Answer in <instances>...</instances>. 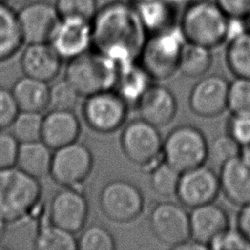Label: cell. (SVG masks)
Wrapping results in <instances>:
<instances>
[{"mask_svg": "<svg viewBox=\"0 0 250 250\" xmlns=\"http://www.w3.org/2000/svg\"><path fill=\"white\" fill-rule=\"evenodd\" d=\"M209 249L250 250V241L237 229L229 228L209 244Z\"/></svg>", "mask_w": 250, "mask_h": 250, "instance_id": "obj_37", "label": "cell"}, {"mask_svg": "<svg viewBox=\"0 0 250 250\" xmlns=\"http://www.w3.org/2000/svg\"><path fill=\"white\" fill-rule=\"evenodd\" d=\"M94 157L83 143L74 142L55 149L50 176L62 188L80 187L91 174Z\"/></svg>", "mask_w": 250, "mask_h": 250, "instance_id": "obj_10", "label": "cell"}, {"mask_svg": "<svg viewBox=\"0 0 250 250\" xmlns=\"http://www.w3.org/2000/svg\"><path fill=\"white\" fill-rule=\"evenodd\" d=\"M189 227L190 238L209 248V244L229 228V218L222 206L210 202L191 208Z\"/></svg>", "mask_w": 250, "mask_h": 250, "instance_id": "obj_20", "label": "cell"}, {"mask_svg": "<svg viewBox=\"0 0 250 250\" xmlns=\"http://www.w3.org/2000/svg\"><path fill=\"white\" fill-rule=\"evenodd\" d=\"M129 104L114 90L102 91L87 96L82 105L83 119L92 130L109 134L126 121Z\"/></svg>", "mask_w": 250, "mask_h": 250, "instance_id": "obj_8", "label": "cell"}, {"mask_svg": "<svg viewBox=\"0 0 250 250\" xmlns=\"http://www.w3.org/2000/svg\"><path fill=\"white\" fill-rule=\"evenodd\" d=\"M209 143L203 132L188 124L174 128L163 140V160L178 171L185 172L205 164Z\"/></svg>", "mask_w": 250, "mask_h": 250, "instance_id": "obj_6", "label": "cell"}, {"mask_svg": "<svg viewBox=\"0 0 250 250\" xmlns=\"http://www.w3.org/2000/svg\"><path fill=\"white\" fill-rule=\"evenodd\" d=\"M221 190L229 201L243 206L250 203V156L240 153L221 165Z\"/></svg>", "mask_w": 250, "mask_h": 250, "instance_id": "obj_17", "label": "cell"}, {"mask_svg": "<svg viewBox=\"0 0 250 250\" xmlns=\"http://www.w3.org/2000/svg\"><path fill=\"white\" fill-rule=\"evenodd\" d=\"M99 201L103 214L116 223L134 221L145 207V197L141 189L124 179L107 182L101 190Z\"/></svg>", "mask_w": 250, "mask_h": 250, "instance_id": "obj_9", "label": "cell"}, {"mask_svg": "<svg viewBox=\"0 0 250 250\" xmlns=\"http://www.w3.org/2000/svg\"><path fill=\"white\" fill-rule=\"evenodd\" d=\"M7 222L0 216V244L4 239L6 232H7ZM1 246V245H0Z\"/></svg>", "mask_w": 250, "mask_h": 250, "instance_id": "obj_45", "label": "cell"}, {"mask_svg": "<svg viewBox=\"0 0 250 250\" xmlns=\"http://www.w3.org/2000/svg\"><path fill=\"white\" fill-rule=\"evenodd\" d=\"M23 44L17 10L0 2V62L15 57Z\"/></svg>", "mask_w": 250, "mask_h": 250, "instance_id": "obj_25", "label": "cell"}, {"mask_svg": "<svg viewBox=\"0 0 250 250\" xmlns=\"http://www.w3.org/2000/svg\"><path fill=\"white\" fill-rule=\"evenodd\" d=\"M136 106L140 118L156 127L169 124L178 109L174 93L160 84H150L137 102Z\"/></svg>", "mask_w": 250, "mask_h": 250, "instance_id": "obj_19", "label": "cell"}, {"mask_svg": "<svg viewBox=\"0 0 250 250\" xmlns=\"http://www.w3.org/2000/svg\"><path fill=\"white\" fill-rule=\"evenodd\" d=\"M213 56L211 49L186 42L179 64V70L187 77L203 76L211 67Z\"/></svg>", "mask_w": 250, "mask_h": 250, "instance_id": "obj_29", "label": "cell"}, {"mask_svg": "<svg viewBox=\"0 0 250 250\" xmlns=\"http://www.w3.org/2000/svg\"><path fill=\"white\" fill-rule=\"evenodd\" d=\"M32 0H5V2L10 5L12 8H14L15 10H19L20 8H21L22 6L26 5L27 3L31 2Z\"/></svg>", "mask_w": 250, "mask_h": 250, "instance_id": "obj_44", "label": "cell"}, {"mask_svg": "<svg viewBox=\"0 0 250 250\" xmlns=\"http://www.w3.org/2000/svg\"><path fill=\"white\" fill-rule=\"evenodd\" d=\"M229 18L247 19L250 16V0H214Z\"/></svg>", "mask_w": 250, "mask_h": 250, "instance_id": "obj_41", "label": "cell"}, {"mask_svg": "<svg viewBox=\"0 0 250 250\" xmlns=\"http://www.w3.org/2000/svg\"><path fill=\"white\" fill-rule=\"evenodd\" d=\"M91 25L92 49L118 66L139 61L148 32L136 4L110 1L98 9Z\"/></svg>", "mask_w": 250, "mask_h": 250, "instance_id": "obj_1", "label": "cell"}, {"mask_svg": "<svg viewBox=\"0 0 250 250\" xmlns=\"http://www.w3.org/2000/svg\"><path fill=\"white\" fill-rule=\"evenodd\" d=\"M186 39L177 25L148 34L138 62L152 80H166L178 70Z\"/></svg>", "mask_w": 250, "mask_h": 250, "instance_id": "obj_5", "label": "cell"}, {"mask_svg": "<svg viewBox=\"0 0 250 250\" xmlns=\"http://www.w3.org/2000/svg\"><path fill=\"white\" fill-rule=\"evenodd\" d=\"M20 142L11 131L0 129V169L16 165Z\"/></svg>", "mask_w": 250, "mask_h": 250, "instance_id": "obj_38", "label": "cell"}, {"mask_svg": "<svg viewBox=\"0 0 250 250\" xmlns=\"http://www.w3.org/2000/svg\"><path fill=\"white\" fill-rule=\"evenodd\" d=\"M242 147L243 146L228 133L218 135L209 144L208 158H210L212 162L222 165L242 153Z\"/></svg>", "mask_w": 250, "mask_h": 250, "instance_id": "obj_35", "label": "cell"}, {"mask_svg": "<svg viewBox=\"0 0 250 250\" xmlns=\"http://www.w3.org/2000/svg\"><path fill=\"white\" fill-rule=\"evenodd\" d=\"M42 192L39 179L19 167L0 169V216L7 223L38 219Z\"/></svg>", "mask_w": 250, "mask_h": 250, "instance_id": "obj_2", "label": "cell"}, {"mask_svg": "<svg viewBox=\"0 0 250 250\" xmlns=\"http://www.w3.org/2000/svg\"><path fill=\"white\" fill-rule=\"evenodd\" d=\"M167 1H169L171 4H173L175 7H177L183 12V10L186 9L187 7L203 0H167Z\"/></svg>", "mask_w": 250, "mask_h": 250, "instance_id": "obj_43", "label": "cell"}, {"mask_svg": "<svg viewBox=\"0 0 250 250\" xmlns=\"http://www.w3.org/2000/svg\"><path fill=\"white\" fill-rule=\"evenodd\" d=\"M151 81L150 76L137 62L118 66L117 78L113 89L128 104H137L142 95L150 86Z\"/></svg>", "mask_w": 250, "mask_h": 250, "instance_id": "obj_26", "label": "cell"}, {"mask_svg": "<svg viewBox=\"0 0 250 250\" xmlns=\"http://www.w3.org/2000/svg\"><path fill=\"white\" fill-rule=\"evenodd\" d=\"M49 221L72 233L83 229L89 215V204L77 188H62L51 198Z\"/></svg>", "mask_w": 250, "mask_h": 250, "instance_id": "obj_14", "label": "cell"}, {"mask_svg": "<svg viewBox=\"0 0 250 250\" xmlns=\"http://www.w3.org/2000/svg\"><path fill=\"white\" fill-rule=\"evenodd\" d=\"M120 145L131 162L149 172L163 160V139L158 127L142 118L132 120L124 126Z\"/></svg>", "mask_w": 250, "mask_h": 250, "instance_id": "obj_7", "label": "cell"}, {"mask_svg": "<svg viewBox=\"0 0 250 250\" xmlns=\"http://www.w3.org/2000/svg\"><path fill=\"white\" fill-rule=\"evenodd\" d=\"M226 63L235 77L250 78V28L229 38Z\"/></svg>", "mask_w": 250, "mask_h": 250, "instance_id": "obj_28", "label": "cell"}, {"mask_svg": "<svg viewBox=\"0 0 250 250\" xmlns=\"http://www.w3.org/2000/svg\"><path fill=\"white\" fill-rule=\"evenodd\" d=\"M246 20H247V22H248V26H249V28H250V16H249Z\"/></svg>", "mask_w": 250, "mask_h": 250, "instance_id": "obj_48", "label": "cell"}, {"mask_svg": "<svg viewBox=\"0 0 250 250\" xmlns=\"http://www.w3.org/2000/svg\"><path fill=\"white\" fill-rule=\"evenodd\" d=\"M55 6L61 18L75 17L91 21L99 9L98 0H56Z\"/></svg>", "mask_w": 250, "mask_h": 250, "instance_id": "obj_36", "label": "cell"}, {"mask_svg": "<svg viewBox=\"0 0 250 250\" xmlns=\"http://www.w3.org/2000/svg\"><path fill=\"white\" fill-rule=\"evenodd\" d=\"M148 220L154 236L170 248L175 249L190 239L189 213L178 203H157L150 211Z\"/></svg>", "mask_w": 250, "mask_h": 250, "instance_id": "obj_11", "label": "cell"}, {"mask_svg": "<svg viewBox=\"0 0 250 250\" xmlns=\"http://www.w3.org/2000/svg\"><path fill=\"white\" fill-rule=\"evenodd\" d=\"M229 87V82L220 74L201 76L188 96L190 110L204 118L220 115L228 108Z\"/></svg>", "mask_w": 250, "mask_h": 250, "instance_id": "obj_15", "label": "cell"}, {"mask_svg": "<svg viewBox=\"0 0 250 250\" xmlns=\"http://www.w3.org/2000/svg\"><path fill=\"white\" fill-rule=\"evenodd\" d=\"M80 132V120L73 110L51 109L43 115L41 140L52 149L76 142Z\"/></svg>", "mask_w": 250, "mask_h": 250, "instance_id": "obj_21", "label": "cell"}, {"mask_svg": "<svg viewBox=\"0 0 250 250\" xmlns=\"http://www.w3.org/2000/svg\"><path fill=\"white\" fill-rule=\"evenodd\" d=\"M179 26L187 42L212 50L229 39V18L215 1L203 0L183 10Z\"/></svg>", "mask_w": 250, "mask_h": 250, "instance_id": "obj_3", "label": "cell"}, {"mask_svg": "<svg viewBox=\"0 0 250 250\" xmlns=\"http://www.w3.org/2000/svg\"><path fill=\"white\" fill-rule=\"evenodd\" d=\"M148 34L179 25L180 9L167 0H152L137 5Z\"/></svg>", "mask_w": 250, "mask_h": 250, "instance_id": "obj_24", "label": "cell"}, {"mask_svg": "<svg viewBox=\"0 0 250 250\" xmlns=\"http://www.w3.org/2000/svg\"><path fill=\"white\" fill-rule=\"evenodd\" d=\"M20 111L12 90L0 87V129L10 127Z\"/></svg>", "mask_w": 250, "mask_h": 250, "instance_id": "obj_40", "label": "cell"}, {"mask_svg": "<svg viewBox=\"0 0 250 250\" xmlns=\"http://www.w3.org/2000/svg\"><path fill=\"white\" fill-rule=\"evenodd\" d=\"M245 153H246L247 155H249V156H250V145L246 146V152H245Z\"/></svg>", "mask_w": 250, "mask_h": 250, "instance_id": "obj_47", "label": "cell"}, {"mask_svg": "<svg viewBox=\"0 0 250 250\" xmlns=\"http://www.w3.org/2000/svg\"><path fill=\"white\" fill-rule=\"evenodd\" d=\"M62 60L50 42H43L26 44L20 62L23 75L49 83L59 75Z\"/></svg>", "mask_w": 250, "mask_h": 250, "instance_id": "obj_18", "label": "cell"}, {"mask_svg": "<svg viewBox=\"0 0 250 250\" xmlns=\"http://www.w3.org/2000/svg\"><path fill=\"white\" fill-rule=\"evenodd\" d=\"M118 73L115 62L94 49L67 60L64 78L80 96H90L114 88Z\"/></svg>", "mask_w": 250, "mask_h": 250, "instance_id": "obj_4", "label": "cell"}, {"mask_svg": "<svg viewBox=\"0 0 250 250\" xmlns=\"http://www.w3.org/2000/svg\"><path fill=\"white\" fill-rule=\"evenodd\" d=\"M50 43L62 59L79 56L92 48L91 21L75 17L61 18Z\"/></svg>", "mask_w": 250, "mask_h": 250, "instance_id": "obj_16", "label": "cell"}, {"mask_svg": "<svg viewBox=\"0 0 250 250\" xmlns=\"http://www.w3.org/2000/svg\"><path fill=\"white\" fill-rule=\"evenodd\" d=\"M236 229L250 241V203L241 206L236 217Z\"/></svg>", "mask_w": 250, "mask_h": 250, "instance_id": "obj_42", "label": "cell"}, {"mask_svg": "<svg viewBox=\"0 0 250 250\" xmlns=\"http://www.w3.org/2000/svg\"><path fill=\"white\" fill-rule=\"evenodd\" d=\"M18 20L25 44L50 42L61 16L47 1H31L17 10Z\"/></svg>", "mask_w": 250, "mask_h": 250, "instance_id": "obj_13", "label": "cell"}, {"mask_svg": "<svg viewBox=\"0 0 250 250\" xmlns=\"http://www.w3.org/2000/svg\"><path fill=\"white\" fill-rule=\"evenodd\" d=\"M37 250H77V238L74 233L53 224L39 221L32 241Z\"/></svg>", "mask_w": 250, "mask_h": 250, "instance_id": "obj_27", "label": "cell"}, {"mask_svg": "<svg viewBox=\"0 0 250 250\" xmlns=\"http://www.w3.org/2000/svg\"><path fill=\"white\" fill-rule=\"evenodd\" d=\"M0 2H5V0H0Z\"/></svg>", "mask_w": 250, "mask_h": 250, "instance_id": "obj_49", "label": "cell"}, {"mask_svg": "<svg viewBox=\"0 0 250 250\" xmlns=\"http://www.w3.org/2000/svg\"><path fill=\"white\" fill-rule=\"evenodd\" d=\"M11 90L20 110L42 112L49 107L50 86L45 81L23 75Z\"/></svg>", "mask_w": 250, "mask_h": 250, "instance_id": "obj_23", "label": "cell"}, {"mask_svg": "<svg viewBox=\"0 0 250 250\" xmlns=\"http://www.w3.org/2000/svg\"><path fill=\"white\" fill-rule=\"evenodd\" d=\"M227 133L230 135L239 145L247 146L250 145V115L231 114L228 120Z\"/></svg>", "mask_w": 250, "mask_h": 250, "instance_id": "obj_39", "label": "cell"}, {"mask_svg": "<svg viewBox=\"0 0 250 250\" xmlns=\"http://www.w3.org/2000/svg\"><path fill=\"white\" fill-rule=\"evenodd\" d=\"M80 94L65 78L60 79L50 86L49 107L51 109L73 110Z\"/></svg>", "mask_w": 250, "mask_h": 250, "instance_id": "obj_34", "label": "cell"}, {"mask_svg": "<svg viewBox=\"0 0 250 250\" xmlns=\"http://www.w3.org/2000/svg\"><path fill=\"white\" fill-rule=\"evenodd\" d=\"M181 172L161 160L150 170V186L158 195L169 197L176 195Z\"/></svg>", "mask_w": 250, "mask_h": 250, "instance_id": "obj_31", "label": "cell"}, {"mask_svg": "<svg viewBox=\"0 0 250 250\" xmlns=\"http://www.w3.org/2000/svg\"><path fill=\"white\" fill-rule=\"evenodd\" d=\"M43 115L41 112L21 110L11 127V133L21 143L41 140Z\"/></svg>", "mask_w": 250, "mask_h": 250, "instance_id": "obj_30", "label": "cell"}, {"mask_svg": "<svg viewBox=\"0 0 250 250\" xmlns=\"http://www.w3.org/2000/svg\"><path fill=\"white\" fill-rule=\"evenodd\" d=\"M77 248L81 250H114L116 242L112 233L105 227L93 224L81 230L77 238Z\"/></svg>", "mask_w": 250, "mask_h": 250, "instance_id": "obj_32", "label": "cell"}, {"mask_svg": "<svg viewBox=\"0 0 250 250\" xmlns=\"http://www.w3.org/2000/svg\"><path fill=\"white\" fill-rule=\"evenodd\" d=\"M136 5H139V4H143V3H146V2H149V1H152V0H128Z\"/></svg>", "mask_w": 250, "mask_h": 250, "instance_id": "obj_46", "label": "cell"}, {"mask_svg": "<svg viewBox=\"0 0 250 250\" xmlns=\"http://www.w3.org/2000/svg\"><path fill=\"white\" fill-rule=\"evenodd\" d=\"M53 151L42 140L20 144L16 166L26 174L42 179L50 175Z\"/></svg>", "mask_w": 250, "mask_h": 250, "instance_id": "obj_22", "label": "cell"}, {"mask_svg": "<svg viewBox=\"0 0 250 250\" xmlns=\"http://www.w3.org/2000/svg\"><path fill=\"white\" fill-rule=\"evenodd\" d=\"M228 108L231 114L250 115V78L235 77L229 82Z\"/></svg>", "mask_w": 250, "mask_h": 250, "instance_id": "obj_33", "label": "cell"}, {"mask_svg": "<svg viewBox=\"0 0 250 250\" xmlns=\"http://www.w3.org/2000/svg\"><path fill=\"white\" fill-rule=\"evenodd\" d=\"M221 191L219 175L202 164L181 173L176 196L188 208L214 202Z\"/></svg>", "mask_w": 250, "mask_h": 250, "instance_id": "obj_12", "label": "cell"}]
</instances>
